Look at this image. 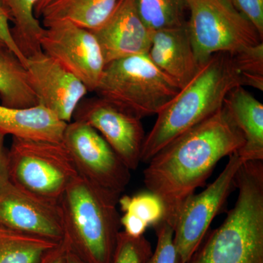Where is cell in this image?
Segmentation results:
<instances>
[{"mask_svg": "<svg viewBox=\"0 0 263 263\" xmlns=\"http://www.w3.org/2000/svg\"><path fill=\"white\" fill-rule=\"evenodd\" d=\"M245 143L224 105L157 152L143 171V183L163 204L164 221L174 227L183 202L205 185L221 159Z\"/></svg>", "mask_w": 263, "mask_h": 263, "instance_id": "1", "label": "cell"}, {"mask_svg": "<svg viewBox=\"0 0 263 263\" xmlns=\"http://www.w3.org/2000/svg\"><path fill=\"white\" fill-rule=\"evenodd\" d=\"M245 87L235 53L217 52L200 67L195 77L157 114L146 135L141 162L148 163L166 145L211 117L224 105L230 91Z\"/></svg>", "mask_w": 263, "mask_h": 263, "instance_id": "2", "label": "cell"}, {"mask_svg": "<svg viewBox=\"0 0 263 263\" xmlns=\"http://www.w3.org/2000/svg\"><path fill=\"white\" fill-rule=\"evenodd\" d=\"M234 207L186 263H263V161L243 162Z\"/></svg>", "mask_w": 263, "mask_h": 263, "instance_id": "3", "label": "cell"}, {"mask_svg": "<svg viewBox=\"0 0 263 263\" xmlns=\"http://www.w3.org/2000/svg\"><path fill=\"white\" fill-rule=\"evenodd\" d=\"M119 199L79 175L60 199L63 241L85 263H111L122 228Z\"/></svg>", "mask_w": 263, "mask_h": 263, "instance_id": "4", "label": "cell"}, {"mask_svg": "<svg viewBox=\"0 0 263 263\" xmlns=\"http://www.w3.org/2000/svg\"><path fill=\"white\" fill-rule=\"evenodd\" d=\"M180 89L146 53L107 64L95 92L98 98L142 119L157 115Z\"/></svg>", "mask_w": 263, "mask_h": 263, "instance_id": "5", "label": "cell"}, {"mask_svg": "<svg viewBox=\"0 0 263 263\" xmlns=\"http://www.w3.org/2000/svg\"><path fill=\"white\" fill-rule=\"evenodd\" d=\"M78 176L63 142L13 137L8 148V179L17 187L43 200L59 202Z\"/></svg>", "mask_w": 263, "mask_h": 263, "instance_id": "6", "label": "cell"}, {"mask_svg": "<svg viewBox=\"0 0 263 263\" xmlns=\"http://www.w3.org/2000/svg\"><path fill=\"white\" fill-rule=\"evenodd\" d=\"M186 22L195 57L202 66L217 52L234 53L253 47L262 38L230 0H184Z\"/></svg>", "mask_w": 263, "mask_h": 263, "instance_id": "7", "label": "cell"}, {"mask_svg": "<svg viewBox=\"0 0 263 263\" xmlns=\"http://www.w3.org/2000/svg\"><path fill=\"white\" fill-rule=\"evenodd\" d=\"M215 181L199 194L186 199L175 221L174 241L180 259L186 263L209 232L230 194L236 189L235 176L243 161L235 152Z\"/></svg>", "mask_w": 263, "mask_h": 263, "instance_id": "8", "label": "cell"}, {"mask_svg": "<svg viewBox=\"0 0 263 263\" xmlns=\"http://www.w3.org/2000/svg\"><path fill=\"white\" fill-rule=\"evenodd\" d=\"M62 142L79 176L121 197L130 181L131 171L95 128L72 120L66 126Z\"/></svg>", "mask_w": 263, "mask_h": 263, "instance_id": "9", "label": "cell"}, {"mask_svg": "<svg viewBox=\"0 0 263 263\" xmlns=\"http://www.w3.org/2000/svg\"><path fill=\"white\" fill-rule=\"evenodd\" d=\"M43 53L95 91L105 67L103 51L92 32L69 21L43 24Z\"/></svg>", "mask_w": 263, "mask_h": 263, "instance_id": "10", "label": "cell"}, {"mask_svg": "<svg viewBox=\"0 0 263 263\" xmlns=\"http://www.w3.org/2000/svg\"><path fill=\"white\" fill-rule=\"evenodd\" d=\"M72 120L81 121L95 128L128 168H138L146 138L141 119L98 97L84 98L76 108Z\"/></svg>", "mask_w": 263, "mask_h": 263, "instance_id": "11", "label": "cell"}, {"mask_svg": "<svg viewBox=\"0 0 263 263\" xmlns=\"http://www.w3.org/2000/svg\"><path fill=\"white\" fill-rule=\"evenodd\" d=\"M25 67L39 105L62 122H72L76 108L89 92L86 86L43 51L28 57Z\"/></svg>", "mask_w": 263, "mask_h": 263, "instance_id": "12", "label": "cell"}, {"mask_svg": "<svg viewBox=\"0 0 263 263\" xmlns=\"http://www.w3.org/2000/svg\"><path fill=\"white\" fill-rule=\"evenodd\" d=\"M0 226L57 243L63 240L59 202L34 196L9 181L0 184Z\"/></svg>", "mask_w": 263, "mask_h": 263, "instance_id": "13", "label": "cell"}, {"mask_svg": "<svg viewBox=\"0 0 263 263\" xmlns=\"http://www.w3.org/2000/svg\"><path fill=\"white\" fill-rule=\"evenodd\" d=\"M90 31L101 48L105 65L125 57L148 53L153 32L140 16L136 0H119L105 22Z\"/></svg>", "mask_w": 263, "mask_h": 263, "instance_id": "14", "label": "cell"}, {"mask_svg": "<svg viewBox=\"0 0 263 263\" xmlns=\"http://www.w3.org/2000/svg\"><path fill=\"white\" fill-rule=\"evenodd\" d=\"M147 54L180 89L195 77L201 67L195 57L186 22L179 27L153 31Z\"/></svg>", "mask_w": 263, "mask_h": 263, "instance_id": "15", "label": "cell"}, {"mask_svg": "<svg viewBox=\"0 0 263 263\" xmlns=\"http://www.w3.org/2000/svg\"><path fill=\"white\" fill-rule=\"evenodd\" d=\"M67 124L41 105L15 108L0 104V132L5 136L62 141Z\"/></svg>", "mask_w": 263, "mask_h": 263, "instance_id": "16", "label": "cell"}, {"mask_svg": "<svg viewBox=\"0 0 263 263\" xmlns=\"http://www.w3.org/2000/svg\"><path fill=\"white\" fill-rule=\"evenodd\" d=\"M245 143L238 152L243 162L263 161V105L243 86L232 90L224 103Z\"/></svg>", "mask_w": 263, "mask_h": 263, "instance_id": "17", "label": "cell"}, {"mask_svg": "<svg viewBox=\"0 0 263 263\" xmlns=\"http://www.w3.org/2000/svg\"><path fill=\"white\" fill-rule=\"evenodd\" d=\"M0 100L2 105L10 108H27L39 105L25 65L6 47L0 48Z\"/></svg>", "mask_w": 263, "mask_h": 263, "instance_id": "18", "label": "cell"}, {"mask_svg": "<svg viewBox=\"0 0 263 263\" xmlns=\"http://www.w3.org/2000/svg\"><path fill=\"white\" fill-rule=\"evenodd\" d=\"M119 0H57L43 10V24L69 21L89 30L110 16Z\"/></svg>", "mask_w": 263, "mask_h": 263, "instance_id": "19", "label": "cell"}, {"mask_svg": "<svg viewBox=\"0 0 263 263\" xmlns=\"http://www.w3.org/2000/svg\"><path fill=\"white\" fill-rule=\"evenodd\" d=\"M39 0H0V6L8 15L13 27L12 37L24 58L42 51L41 47L43 26L35 15Z\"/></svg>", "mask_w": 263, "mask_h": 263, "instance_id": "20", "label": "cell"}, {"mask_svg": "<svg viewBox=\"0 0 263 263\" xmlns=\"http://www.w3.org/2000/svg\"><path fill=\"white\" fill-rule=\"evenodd\" d=\"M59 243L0 226V263H37Z\"/></svg>", "mask_w": 263, "mask_h": 263, "instance_id": "21", "label": "cell"}, {"mask_svg": "<svg viewBox=\"0 0 263 263\" xmlns=\"http://www.w3.org/2000/svg\"><path fill=\"white\" fill-rule=\"evenodd\" d=\"M140 16L152 31L179 27L185 23L184 0H136Z\"/></svg>", "mask_w": 263, "mask_h": 263, "instance_id": "22", "label": "cell"}, {"mask_svg": "<svg viewBox=\"0 0 263 263\" xmlns=\"http://www.w3.org/2000/svg\"><path fill=\"white\" fill-rule=\"evenodd\" d=\"M118 205L123 214L134 216L148 227H155L164 220L163 204L157 195L148 190L133 196H121Z\"/></svg>", "mask_w": 263, "mask_h": 263, "instance_id": "23", "label": "cell"}, {"mask_svg": "<svg viewBox=\"0 0 263 263\" xmlns=\"http://www.w3.org/2000/svg\"><path fill=\"white\" fill-rule=\"evenodd\" d=\"M152 247L144 235L132 237L120 231L111 263H148Z\"/></svg>", "mask_w": 263, "mask_h": 263, "instance_id": "24", "label": "cell"}, {"mask_svg": "<svg viewBox=\"0 0 263 263\" xmlns=\"http://www.w3.org/2000/svg\"><path fill=\"white\" fill-rule=\"evenodd\" d=\"M245 86L263 91V43L235 52Z\"/></svg>", "mask_w": 263, "mask_h": 263, "instance_id": "25", "label": "cell"}, {"mask_svg": "<svg viewBox=\"0 0 263 263\" xmlns=\"http://www.w3.org/2000/svg\"><path fill=\"white\" fill-rule=\"evenodd\" d=\"M154 228L157 246L148 263H182L175 247L173 227L163 220Z\"/></svg>", "mask_w": 263, "mask_h": 263, "instance_id": "26", "label": "cell"}, {"mask_svg": "<svg viewBox=\"0 0 263 263\" xmlns=\"http://www.w3.org/2000/svg\"><path fill=\"white\" fill-rule=\"evenodd\" d=\"M230 2L263 38V0H230Z\"/></svg>", "mask_w": 263, "mask_h": 263, "instance_id": "27", "label": "cell"}, {"mask_svg": "<svg viewBox=\"0 0 263 263\" xmlns=\"http://www.w3.org/2000/svg\"><path fill=\"white\" fill-rule=\"evenodd\" d=\"M10 20L3 8L0 6V48H8L14 52L21 61L25 65L26 59L19 51L12 37L11 30L9 24Z\"/></svg>", "mask_w": 263, "mask_h": 263, "instance_id": "28", "label": "cell"}, {"mask_svg": "<svg viewBox=\"0 0 263 263\" xmlns=\"http://www.w3.org/2000/svg\"><path fill=\"white\" fill-rule=\"evenodd\" d=\"M67 247L62 240L58 245L48 251L37 263H65Z\"/></svg>", "mask_w": 263, "mask_h": 263, "instance_id": "29", "label": "cell"}, {"mask_svg": "<svg viewBox=\"0 0 263 263\" xmlns=\"http://www.w3.org/2000/svg\"><path fill=\"white\" fill-rule=\"evenodd\" d=\"M5 135L0 132V184L8 179V148L5 147Z\"/></svg>", "mask_w": 263, "mask_h": 263, "instance_id": "30", "label": "cell"}, {"mask_svg": "<svg viewBox=\"0 0 263 263\" xmlns=\"http://www.w3.org/2000/svg\"><path fill=\"white\" fill-rule=\"evenodd\" d=\"M57 0H39L35 8V15L37 18H40L45 8H47L48 5L54 3Z\"/></svg>", "mask_w": 263, "mask_h": 263, "instance_id": "31", "label": "cell"}, {"mask_svg": "<svg viewBox=\"0 0 263 263\" xmlns=\"http://www.w3.org/2000/svg\"><path fill=\"white\" fill-rule=\"evenodd\" d=\"M65 263H85L84 261L81 260L77 255L71 252L67 249V257H66Z\"/></svg>", "mask_w": 263, "mask_h": 263, "instance_id": "32", "label": "cell"}]
</instances>
